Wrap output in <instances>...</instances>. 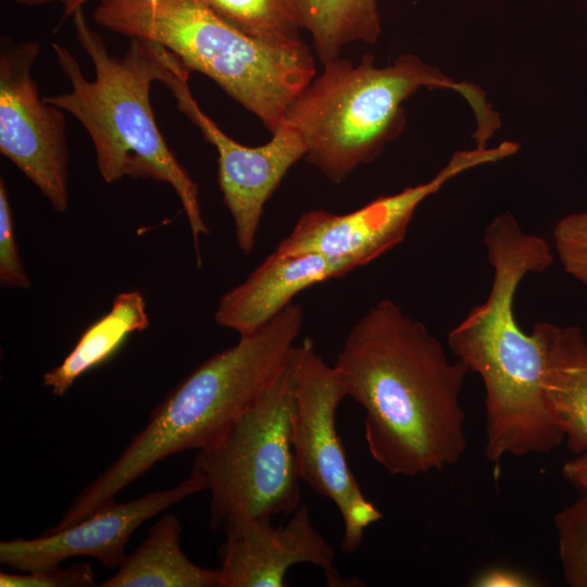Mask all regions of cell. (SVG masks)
<instances>
[{"label":"cell","instance_id":"603a6c76","mask_svg":"<svg viewBox=\"0 0 587 587\" xmlns=\"http://www.w3.org/2000/svg\"><path fill=\"white\" fill-rule=\"evenodd\" d=\"M95 585V573L88 562L63 569L60 565L25 572L0 573L1 587H89Z\"/></svg>","mask_w":587,"mask_h":587},{"label":"cell","instance_id":"44dd1931","mask_svg":"<svg viewBox=\"0 0 587 587\" xmlns=\"http://www.w3.org/2000/svg\"><path fill=\"white\" fill-rule=\"evenodd\" d=\"M552 236L563 270L587 287V211L562 217Z\"/></svg>","mask_w":587,"mask_h":587},{"label":"cell","instance_id":"7c38bea8","mask_svg":"<svg viewBox=\"0 0 587 587\" xmlns=\"http://www.w3.org/2000/svg\"><path fill=\"white\" fill-rule=\"evenodd\" d=\"M208 489L205 478L191 470L178 485L140 498L101 507L76 524L34 539L0 542V562L22 572L60 565L72 557H91L107 569L118 567L133 533L147 520L187 497Z\"/></svg>","mask_w":587,"mask_h":587},{"label":"cell","instance_id":"d6986e66","mask_svg":"<svg viewBox=\"0 0 587 587\" xmlns=\"http://www.w3.org/2000/svg\"><path fill=\"white\" fill-rule=\"evenodd\" d=\"M222 20L262 41L284 47L303 43L296 0H203Z\"/></svg>","mask_w":587,"mask_h":587},{"label":"cell","instance_id":"8fae6325","mask_svg":"<svg viewBox=\"0 0 587 587\" xmlns=\"http://www.w3.org/2000/svg\"><path fill=\"white\" fill-rule=\"evenodd\" d=\"M189 74L179 59L166 49L161 82L175 98L177 110L215 147L223 202L233 217L237 245L242 253L249 254L255 243L265 203L289 168L305 157L307 147L285 122L262 146L248 147L235 141L201 110L190 92Z\"/></svg>","mask_w":587,"mask_h":587},{"label":"cell","instance_id":"9a60e30c","mask_svg":"<svg viewBox=\"0 0 587 587\" xmlns=\"http://www.w3.org/2000/svg\"><path fill=\"white\" fill-rule=\"evenodd\" d=\"M542 384L552 416L572 453H587V339L578 326L539 322Z\"/></svg>","mask_w":587,"mask_h":587},{"label":"cell","instance_id":"cb8c5ba5","mask_svg":"<svg viewBox=\"0 0 587 587\" xmlns=\"http://www.w3.org/2000/svg\"><path fill=\"white\" fill-rule=\"evenodd\" d=\"M562 475L570 484L582 492H587V453L565 462Z\"/></svg>","mask_w":587,"mask_h":587},{"label":"cell","instance_id":"8992f818","mask_svg":"<svg viewBox=\"0 0 587 587\" xmlns=\"http://www.w3.org/2000/svg\"><path fill=\"white\" fill-rule=\"evenodd\" d=\"M93 21L166 48L191 72L213 79L274 132L315 76L305 43L275 46L235 28L203 0H99Z\"/></svg>","mask_w":587,"mask_h":587},{"label":"cell","instance_id":"3957f363","mask_svg":"<svg viewBox=\"0 0 587 587\" xmlns=\"http://www.w3.org/2000/svg\"><path fill=\"white\" fill-rule=\"evenodd\" d=\"M302 325V308L291 302L265 325L198 365L167 392L151 411L146 427L46 532L62 530L88 517L165 458L215 444L288 367Z\"/></svg>","mask_w":587,"mask_h":587},{"label":"cell","instance_id":"6da1fadb","mask_svg":"<svg viewBox=\"0 0 587 587\" xmlns=\"http://www.w3.org/2000/svg\"><path fill=\"white\" fill-rule=\"evenodd\" d=\"M336 369L346 396L365 410L370 454L392 475L415 476L460 461L467 440L460 394L466 365L390 299L350 329Z\"/></svg>","mask_w":587,"mask_h":587},{"label":"cell","instance_id":"5b68a950","mask_svg":"<svg viewBox=\"0 0 587 587\" xmlns=\"http://www.w3.org/2000/svg\"><path fill=\"white\" fill-rule=\"evenodd\" d=\"M453 89L471 105L477 140H488L500 120L485 92L458 83L419 57L404 54L377 67L374 55L358 64L337 58L294 100L285 115L307 147L305 158L329 180L339 183L373 161L402 132V103L421 88Z\"/></svg>","mask_w":587,"mask_h":587},{"label":"cell","instance_id":"7402d4cb","mask_svg":"<svg viewBox=\"0 0 587 587\" xmlns=\"http://www.w3.org/2000/svg\"><path fill=\"white\" fill-rule=\"evenodd\" d=\"M0 284L7 288L30 287V279L18 253L14 217L2 178L0 179Z\"/></svg>","mask_w":587,"mask_h":587},{"label":"cell","instance_id":"484cf974","mask_svg":"<svg viewBox=\"0 0 587 587\" xmlns=\"http://www.w3.org/2000/svg\"><path fill=\"white\" fill-rule=\"evenodd\" d=\"M17 4L26 5V7H39L48 4L54 0H12Z\"/></svg>","mask_w":587,"mask_h":587},{"label":"cell","instance_id":"ffe728a7","mask_svg":"<svg viewBox=\"0 0 587 587\" xmlns=\"http://www.w3.org/2000/svg\"><path fill=\"white\" fill-rule=\"evenodd\" d=\"M554 526L566 584L587 587V492L554 515Z\"/></svg>","mask_w":587,"mask_h":587},{"label":"cell","instance_id":"52a82bcc","mask_svg":"<svg viewBox=\"0 0 587 587\" xmlns=\"http://www.w3.org/2000/svg\"><path fill=\"white\" fill-rule=\"evenodd\" d=\"M295 396L290 363L277 380L212 446L199 450L191 470L211 492L209 527L232 520L291 514L300 505V476L291 442Z\"/></svg>","mask_w":587,"mask_h":587},{"label":"cell","instance_id":"30bf717a","mask_svg":"<svg viewBox=\"0 0 587 587\" xmlns=\"http://www.w3.org/2000/svg\"><path fill=\"white\" fill-rule=\"evenodd\" d=\"M40 43L0 39V153L46 197L68 209L70 151L63 110L40 98L32 75Z\"/></svg>","mask_w":587,"mask_h":587},{"label":"cell","instance_id":"ac0fdd59","mask_svg":"<svg viewBox=\"0 0 587 587\" xmlns=\"http://www.w3.org/2000/svg\"><path fill=\"white\" fill-rule=\"evenodd\" d=\"M302 28L307 29L323 64L339 58L354 41L374 43L382 32L377 0H296Z\"/></svg>","mask_w":587,"mask_h":587},{"label":"cell","instance_id":"5bb4252c","mask_svg":"<svg viewBox=\"0 0 587 587\" xmlns=\"http://www.w3.org/2000/svg\"><path fill=\"white\" fill-rule=\"evenodd\" d=\"M359 266L361 262L353 258L273 251L241 284L222 296L214 320L240 336L251 334L291 303L297 294Z\"/></svg>","mask_w":587,"mask_h":587},{"label":"cell","instance_id":"e0dca14e","mask_svg":"<svg viewBox=\"0 0 587 587\" xmlns=\"http://www.w3.org/2000/svg\"><path fill=\"white\" fill-rule=\"evenodd\" d=\"M148 327L143 296L138 290L118 294L110 311L83 333L62 363L45 373L43 385L63 397L79 376L108 360L129 334Z\"/></svg>","mask_w":587,"mask_h":587},{"label":"cell","instance_id":"d4e9b609","mask_svg":"<svg viewBox=\"0 0 587 587\" xmlns=\"http://www.w3.org/2000/svg\"><path fill=\"white\" fill-rule=\"evenodd\" d=\"M63 5V14L64 16H72L74 12L80 8L88 1V0H59Z\"/></svg>","mask_w":587,"mask_h":587},{"label":"cell","instance_id":"7a4b0ae2","mask_svg":"<svg viewBox=\"0 0 587 587\" xmlns=\"http://www.w3.org/2000/svg\"><path fill=\"white\" fill-rule=\"evenodd\" d=\"M483 242L494 275L488 298L448 334V346L485 388V455L496 466L510 454H547L564 440L544 389L545 358L536 335L514 315L523 278L553 262L547 241L525 233L510 213L497 215Z\"/></svg>","mask_w":587,"mask_h":587},{"label":"cell","instance_id":"9c48e42d","mask_svg":"<svg viewBox=\"0 0 587 587\" xmlns=\"http://www.w3.org/2000/svg\"><path fill=\"white\" fill-rule=\"evenodd\" d=\"M519 149L516 142L503 141L496 147L457 151L429 180L394 195L377 197L353 212H305L274 252L285 255L316 252L353 258L365 265L403 241L419 205L446 183L476 166L509 158Z\"/></svg>","mask_w":587,"mask_h":587},{"label":"cell","instance_id":"277c9868","mask_svg":"<svg viewBox=\"0 0 587 587\" xmlns=\"http://www.w3.org/2000/svg\"><path fill=\"white\" fill-rule=\"evenodd\" d=\"M72 17L77 41L93 64L95 79L84 76L66 47L52 42L71 89L45 100L72 114L86 129L104 182L128 176L165 183L174 189L186 213L200 266L199 241L209 228L202 217L198 185L168 148L150 102L151 85L161 82L165 71L166 49L146 38L129 37L124 54L113 55L88 24L83 8Z\"/></svg>","mask_w":587,"mask_h":587},{"label":"cell","instance_id":"4fadbf2b","mask_svg":"<svg viewBox=\"0 0 587 587\" xmlns=\"http://www.w3.org/2000/svg\"><path fill=\"white\" fill-rule=\"evenodd\" d=\"M218 547V587H286L287 571L300 563L332 569L335 552L300 504L285 525L270 517L232 520Z\"/></svg>","mask_w":587,"mask_h":587},{"label":"cell","instance_id":"ba28073f","mask_svg":"<svg viewBox=\"0 0 587 587\" xmlns=\"http://www.w3.org/2000/svg\"><path fill=\"white\" fill-rule=\"evenodd\" d=\"M290 371L295 396L291 442L299 476L337 507L344 521L341 549L352 553L362 544L365 529L383 514L363 495L336 429V412L347 397L345 388L310 337L294 347Z\"/></svg>","mask_w":587,"mask_h":587},{"label":"cell","instance_id":"2e32d148","mask_svg":"<svg viewBox=\"0 0 587 587\" xmlns=\"http://www.w3.org/2000/svg\"><path fill=\"white\" fill-rule=\"evenodd\" d=\"M182 526L174 513L152 525L146 539L125 555L101 587H218L220 570L192 563L180 548Z\"/></svg>","mask_w":587,"mask_h":587}]
</instances>
